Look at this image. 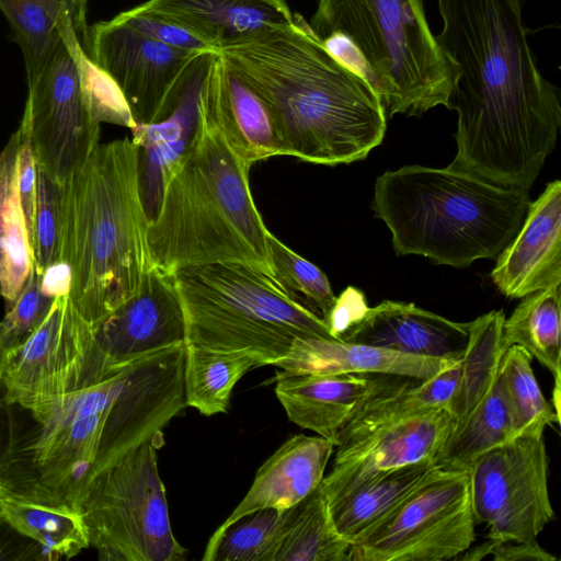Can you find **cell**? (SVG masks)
I'll return each instance as SVG.
<instances>
[{"mask_svg": "<svg viewBox=\"0 0 561 561\" xmlns=\"http://www.w3.org/2000/svg\"><path fill=\"white\" fill-rule=\"evenodd\" d=\"M75 3H77L81 9L87 10V2L88 0H72Z\"/></svg>", "mask_w": 561, "mask_h": 561, "instance_id": "bcb514c9", "label": "cell"}, {"mask_svg": "<svg viewBox=\"0 0 561 561\" xmlns=\"http://www.w3.org/2000/svg\"><path fill=\"white\" fill-rule=\"evenodd\" d=\"M351 548L333 524L320 483L295 505L274 561H348Z\"/></svg>", "mask_w": 561, "mask_h": 561, "instance_id": "1f68e13d", "label": "cell"}, {"mask_svg": "<svg viewBox=\"0 0 561 561\" xmlns=\"http://www.w3.org/2000/svg\"><path fill=\"white\" fill-rule=\"evenodd\" d=\"M552 407L560 416V378L554 379V388L552 390Z\"/></svg>", "mask_w": 561, "mask_h": 561, "instance_id": "f6af8a7d", "label": "cell"}, {"mask_svg": "<svg viewBox=\"0 0 561 561\" xmlns=\"http://www.w3.org/2000/svg\"><path fill=\"white\" fill-rule=\"evenodd\" d=\"M65 184L37 164V194L32 241L33 266L38 276L61 260Z\"/></svg>", "mask_w": 561, "mask_h": 561, "instance_id": "d590c367", "label": "cell"}, {"mask_svg": "<svg viewBox=\"0 0 561 561\" xmlns=\"http://www.w3.org/2000/svg\"><path fill=\"white\" fill-rule=\"evenodd\" d=\"M459 359L408 355L360 343L309 337L297 339L276 367L289 374H380L426 380Z\"/></svg>", "mask_w": 561, "mask_h": 561, "instance_id": "603a6c76", "label": "cell"}, {"mask_svg": "<svg viewBox=\"0 0 561 561\" xmlns=\"http://www.w3.org/2000/svg\"><path fill=\"white\" fill-rule=\"evenodd\" d=\"M266 105L287 156L334 167L364 160L387 129L381 99L299 13L215 50Z\"/></svg>", "mask_w": 561, "mask_h": 561, "instance_id": "7a4b0ae2", "label": "cell"}, {"mask_svg": "<svg viewBox=\"0 0 561 561\" xmlns=\"http://www.w3.org/2000/svg\"><path fill=\"white\" fill-rule=\"evenodd\" d=\"M294 508H264L242 517L220 536L210 561H274Z\"/></svg>", "mask_w": 561, "mask_h": 561, "instance_id": "836d02e7", "label": "cell"}, {"mask_svg": "<svg viewBox=\"0 0 561 561\" xmlns=\"http://www.w3.org/2000/svg\"><path fill=\"white\" fill-rule=\"evenodd\" d=\"M461 358L426 380L387 376L351 412L336 446L415 415L447 408L459 381Z\"/></svg>", "mask_w": 561, "mask_h": 561, "instance_id": "cb8c5ba5", "label": "cell"}, {"mask_svg": "<svg viewBox=\"0 0 561 561\" xmlns=\"http://www.w3.org/2000/svg\"><path fill=\"white\" fill-rule=\"evenodd\" d=\"M497 542H500V541L489 538L488 541H485L484 543L477 546L471 550H469V549L466 550L465 551L466 554L461 556L460 558L458 557V558L461 560H471V561L481 560V559L485 558L488 554L492 553V550Z\"/></svg>", "mask_w": 561, "mask_h": 561, "instance_id": "ee69618b", "label": "cell"}, {"mask_svg": "<svg viewBox=\"0 0 561 561\" xmlns=\"http://www.w3.org/2000/svg\"><path fill=\"white\" fill-rule=\"evenodd\" d=\"M469 478L476 523L490 539L535 540L554 518L543 435L520 434L483 453Z\"/></svg>", "mask_w": 561, "mask_h": 561, "instance_id": "7c38bea8", "label": "cell"}, {"mask_svg": "<svg viewBox=\"0 0 561 561\" xmlns=\"http://www.w3.org/2000/svg\"><path fill=\"white\" fill-rule=\"evenodd\" d=\"M4 484V483H3ZM0 519L41 548V560L70 559L90 547L85 523L67 501L28 489L0 492Z\"/></svg>", "mask_w": 561, "mask_h": 561, "instance_id": "d4e9b609", "label": "cell"}, {"mask_svg": "<svg viewBox=\"0 0 561 561\" xmlns=\"http://www.w3.org/2000/svg\"><path fill=\"white\" fill-rule=\"evenodd\" d=\"M513 437L510 410L497 373L485 397L450 432L436 462L443 470H469L480 455Z\"/></svg>", "mask_w": 561, "mask_h": 561, "instance_id": "f1b7e54d", "label": "cell"}, {"mask_svg": "<svg viewBox=\"0 0 561 561\" xmlns=\"http://www.w3.org/2000/svg\"><path fill=\"white\" fill-rule=\"evenodd\" d=\"M469 325L413 304L383 300L368 309L344 341L408 355L459 359L468 344Z\"/></svg>", "mask_w": 561, "mask_h": 561, "instance_id": "d6986e66", "label": "cell"}, {"mask_svg": "<svg viewBox=\"0 0 561 561\" xmlns=\"http://www.w3.org/2000/svg\"><path fill=\"white\" fill-rule=\"evenodd\" d=\"M529 204L528 191L449 167L405 165L376 180L371 208L389 228L397 255L459 268L496 257L516 236Z\"/></svg>", "mask_w": 561, "mask_h": 561, "instance_id": "5b68a950", "label": "cell"}, {"mask_svg": "<svg viewBox=\"0 0 561 561\" xmlns=\"http://www.w3.org/2000/svg\"><path fill=\"white\" fill-rule=\"evenodd\" d=\"M18 129L20 133L19 192L32 245L37 194V161L31 141L28 121L25 115L22 116Z\"/></svg>", "mask_w": 561, "mask_h": 561, "instance_id": "ab89813d", "label": "cell"}, {"mask_svg": "<svg viewBox=\"0 0 561 561\" xmlns=\"http://www.w3.org/2000/svg\"><path fill=\"white\" fill-rule=\"evenodd\" d=\"M268 245L276 280L287 290L302 294L317 306L324 319L336 300L327 275L272 232L268 233Z\"/></svg>", "mask_w": 561, "mask_h": 561, "instance_id": "8d00e7d4", "label": "cell"}, {"mask_svg": "<svg viewBox=\"0 0 561 561\" xmlns=\"http://www.w3.org/2000/svg\"><path fill=\"white\" fill-rule=\"evenodd\" d=\"M172 276L184 312L185 345L244 353L262 367L276 366L297 339L335 340L298 295L253 267L213 263Z\"/></svg>", "mask_w": 561, "mask_h": 561, "instance_id": "52a82bcc", "label": "cell"}, {"mask_svg": "<svg viewBox=\"0 0 561 561\" xmlns=\"http://www.w3.org/2000/svg\"><path fill=\"white\" fill-rule=\"evenodd\" d=\"M111 409L41 425L31 447L32 490L69 501L95 462Z\"/></svg>", "mask_w": 561, "mask_h": 561, "instance_id": "44dd1931", "label": "cell"}, {"mask_svg": "<svg viewBox=\"0 0 561 561\" xmlns=\"http://www.w3.org/2000/svg\"><path fill=\"white\" fill-rule=\"evenodd\" d=\"M107 378L91 324L68 296L56 297L28 339L0 364L4 402L36 421L60 399Z\"/></svg>", "mask_w": 561, "mask_h": 561, "instance_id": "9c48e42d", "label": "cell"}, {"mask_svg": "<svg viewBox=\"0 0 561 561\" xmlns=\"http://www.w3.org/2000/svg\"><path fill=\"white\" fill-rule=\"evenodd\" d=\"M491 278L506 297L523 298L561 284V182L548 183L513 240L496 256Z\"/></svg>", "mask_w": 561, "mask_h": 561, "instance_id": "2e32d148", "label": "cell"}, {"mask_svg": "<svg viewBox=\"0 0 561 561\" xmlns=\"http://www.w3.org/2000/svg\"><path fill=\"white\" fill-rule=\"evenodd\" d=\"M0 11L22 50L27 83L42 72L58 48L67 20L76 22L81 42L88 31L87 10L72 0H0Z\"/></svg>", "mask_w": 561, "mask_h": 561, "instance_id": "83f0119b", "label": "cell"}, {"mask_svg": "<svg viewBox=\"0 0 561 561\" xmlns=\"http://www.w3.org/2000/svg\"><path fill=\"white\" fill-rule=\"evenodd\" d=\"M149 221L134 138L99 145L65 183L61 260L71 271L68 297L90 324L129 298L153 268Z\"/></svg>", "mask_w": 561, "mask_h": 561, "instance_id": "277c9868", "label": "cell"}, {"mask_svg": "<svg viewBox=\"0 0 561 561\" xmlns=\"http://www.w3.org/2000/svg\"><path fill=\"white\" fill-rule=\"evenodd\" d=\"M309 25L332 54L364 73L387 117L447 107L454 72L423 0H318Z\"/></svg>", "mask_w": 561, "mask_h": 561, "instance_id": "8992f818", "label": "cell"}, {"mask_svg": "<svg viewBox=\"0 0 561 561\" xmlns=\"http://www.w3.org/2000/svg\"><path fill=\"white\" fill-rule=\"evenodd\" d=\"M156 436L96 472L68 503L81 514L103 561H181L187 550L175 539Z\"/></svg>", "mask_w": 561, "mask_h": 561, "instance_id": "ba28073f", "label": "cell"}, {"mask_svg": "<svg viewBox=\"0 0 561 561\" xmlns=\"http://www.w3.org/2000/svg\"><path fill=\"white\" fill-rule=\"evenodd\" d=\"M195 124L183 150L164 170L148 226L153 267L175 272L237 263L275 278L270 230L249 184L250 165L229 147L196 93Z\"/></svg>", "mask_w": 561, "mask_h": 561, "instance_id": "3957f363", "label": "cell"}, {"mask_svg": "<svg viewBox=\"0 0 561 561\" xmlns=\"http://www.w3.org/2000/svg\"><path fill=\"white\" fill-rule=\"evenodd\" d=\"M531 355L518 345L504 350L499 375L506 397L514 435H543L560 416L545 398L531 367Z\"/></svg>", "mask_w": 561, "mask_h": 561, "instance_id": "d6a6232c", "label": "cell"}, {"mask_svg": "<svg viewBox=\"0 0 561 561\" xmlns=\"http://www.w3.org/2000/svg\"><path fill=\"white\" fill-rule=\"evenodd\" d=\"M108 377L147 355L185 343V319L173 279L153 267L139 288L91 324Z\"/></svg>", "mask_w": 561, "mask_h": 561, "instance_id": "5bb4252c", "label": "cell"}, {"mask_svg": "<svg viewBox=\"0 0 561 561\" xmlns=\"http://www.w3.org/2000/svg\"><path fill=\"white\" fill-rule=\"evenodd\" d=\"M3 486H4V484H3V482L0 479V492L2 491Z\"/></svg>", "mask_w": 561, "mask_h": 561, "instance_id": "7dc6e473", "label": "cell"}, {"mask_svg": "<svg viewBox=\"0 0 561 561\" xmlns=\"http://www.w3.org/2000/svg\"><path fill=\"white\" fill-rule=\"evenodd\" d=\"M502 327V346L518 345L553 376L560 378L561 284L531 293Z\"/></svg>", "mask_w": 561, "mask_h": 561, "instance_id": "f546056e", "label": "cell"}, {"mask_svg": "<svg viewBox=\"0 0 561 561\" xmlns=\"http://www.w3.org/2000/svg\"><path fill=\"white\" fill-rule=\"evenodd\" d=\"M61 37L73 57L82 93L93 118L100 124L106 122L134 130L137 124L122 91L111 76L90 58L72 19L61 26Z\"/></svg>", "mask_w": 561, "mask_h": 561, "instance_id": "e575fe53", "label": "cell"}, {"mask_svg": "<svg viewBox=\"0 0 561 561\" xmlns=\"http://www.w3.org/2000/svg\"><path fill=\"white\" fill-rule=\"evenodd\" d=\"M115 18L148 38L167 46L208 54L215 51V48L210 44L201 39L186 28L165 19L150 14L136 13L130 9L116 14Z\"/></svg>", "mask_w": 561, "mask_h": 561, "instance_id": "f35d334b", "label": "cell"}, {"mask_svg": "<svg viewBox=\"0 0 561 561\" xmlns=\"http://www.w3.org/2000/svg\"><path fill=\"white\" fill-rule=\"evenodd\" d=\"M232 151L248 165L287 156L272 116L260 96L214 51L197 88Z\"/></svg>", "mask_w": 561, "mask_h": 561, "instance_id": "e0dca14e", "label": "cell"}, {"mask_svg": "<svg viewBox=\"0 0 561 561\" xmlns=\"http://www.w3.org/2000/svg\"><path fill=\"white\" fill-rule=\"evenodd\" d=\"M451 425L447 408H439L336 446L332 468L321 481L328 502L381 472L436 460Z\"/></svg>", "mask_w": 561, "mask_h": 561, "instance_id": "9a60e30c", "label": "cell"}, {"mask_svg": "<svg viewBox=\"0 0 561 561\" xmlns=\"http://www.w3.org/2000/svg\"><path fill=\"white\" fill-rule=\"evenodd\" d=\"M20 133L0 152V295L5 310L22 293L33 267V252L22 208L19 182Z\"/></svg>", "mask_w": 561, "mask_h": 561, "instance_id": "4316f807", "label": "cell"}, {"mask_svg": "<svg viewBox=\"0 0 561 561\" xmlns=\"http://www.w3.org/2000/svg\"><path fill=\"white\" fill-rule=\"evenodd\" d=\"M260 365L248 354L185 345L184 396L186 407L211 416L228 411L237 382Z\"/></svg>", "mask_w": 561, "mask_h": 561, "instance_id": "4dcf8cb0", "label": "cell"}, {"mask_svg": "<svg viewBox=\"0 0 561 561\" xmlns=\"http://www.w3.org/2000/svg\"><path fill=\"white\" fill-rule=\"evenodd\" d=\"M23 115L38 167L65 184L100 145V123L84 100L77 67L61 41L30 83Z\"/></svg>", "mask_w": 561, "mask_h": 561, "instance_id": "4fadbf2b", "label": "cell"}, {"mask_svg": "<svg viewBox=\"0 0 561 561\" xmlns=\"http://www.w3.org/2000/svg\"><path fill=\"white\" fill-rule=\"evenodd\" d=\"M334 448L319 435L296 434L285 440L259 468L245 496L214 531L202 559L210 561L220 536L242 517L264 508L285 510L306 499L323 480Z\"/></svg>", "mask_w": 561, "mask_h": 561, "instance_id": "ac0fdd59", "label": "cell"}, {"mask_svg": "<svg viewBox=\"0 0 561 561\" xmlns=\"http://www.w3.org/2000/svg\"><path fill=\"white\" fill-rule=\"evenodd\" d=\"M493 561H558L537 539L530 541L497 542L492 550Z\"/></svg>", "mask_w": 561, "mask_h": 561, "instance_id": "b9f144b4", "label": "cell"}, {"mask_svg": "<svg viewBox=\"0 0 561 561\" xmlns=\"http://www.w3.org/2000/svg\"><path fill=\"white\" fill-rule=\"evenodd\" d=\"M173 22L215 50L265 27L288 24L286 0H147L130 9Z\"/></svg>", "mask_w": 561, "mask_h": 561, "instance_id": "7402d4cb", "label": "cell"}, {"mask_svg": "<svg viewBox=\"0 0 561 561\" xmlns=\"http://www.w3.org/2000/svg\"><path fill=\"white\" fill-rule=\"evenodd\" d=\"M277 373L275 394L290 422L337 445L339 433L357 403L389 375Z\"/></svg>", "mask_w": 561, "mask_h": 561, "instance_id": "ffe728a7", "label": "cell"}, {"mask_svg": "<svg viewBox=\"0 0 561 561\" xmlns=\"http://www.w3.org/2000/svg\"><path fill=\"white\" fill-rule=\"evenodd\" d=\"M439 470L435 459L399 467L328 502L336 530L355 545Z\"/></svg>", "mask_w": 561, "mask_h": 561, "instance_id": "484cf974", "label": "cell"}, {"mask_svg": "<svg viewBox=\"0 0 561 561\" xmlns=\"http://www.w3.org/2000/svg\"><path fill=\"white\" fill-rule=\"evenodd\" d=\"M54 299L41 291L39 276L33 266L22 293L0 321V364L28 339Z\"/></svg>", "mask_w": 561, "mask_h": 561, "instance_id": "74e56055", "label": "cell"}, {"mask_svg": "<svg viewBox=\"0 0 561 561\" xmlns=\"http://www.w3.org/2000/svg\"><path fill=\"white\" fill-rule=\"evenodd\" d=\"M436 36L454 82L457 152L449 168L497 186L528 191L554 148L558 90L540 71L524 0H436Z\"/></svg>", "mask_w": 561, "mask_h": 561, "instance_id": "6da1fadb", "label": "cell"}, {"mask_svg": "<svg viewBox=\"0 0 561 561\" xmlns=\"http://www.w3.org/2000/svg\"><path fill=\"white\" fill-rule=\"evenodd\" d=\"M81 43L118 85L137 126L174 116L193 77L210 55L150 39L115 16L88 26Z\"/></svg>", "mask_w": 561, "mask_h": 561, "instance_id": "8fae6325", "label": "cell"}, {"mask_svg": "<svg viewBox=\"0 0 561 561\" xmlns=\"http://www.w3.org/2000/svg\"><path fill=\"white\" fill-rule=\"evenodd\" d=\"M469 470H439L352 546L348 561L457 559L476 539Z\"/></svg>", "mask_w": 561, "mask_h": 561, "instance_id": "30bf717a", "label": "cell"}, {"mask_svg": "<svg viewBox=\"0 0 561 561\" xmlns=\"http://www.w3.org/2000/svg\"><path fill=\"white\" fill-rule=\"evenodd\" d=\"M368 309L364 294L350 286L336 297L332 309L323 320L333 337L344 341L363 321Z\"/></svg>", "mask_w": 561, "mask_h": 561, "instance_id": "60d3db41", "label": "cell"}, {"mask_svg": "<svg viewBox=\"0 0 561 561\" xmlns=\"http://www.w3.org/2000/svg\"><path fill=\"white\" fill-rule=\"evenodd\" d=\"M70 286L71 271L62 260L48 266L39 276L41 291L50 298L68 296Z\"/></svg>", "mask_w": 561, "mask_h": 561, "instance_id": "7bdbcfd3", "label": "cell"}]
</instances>
